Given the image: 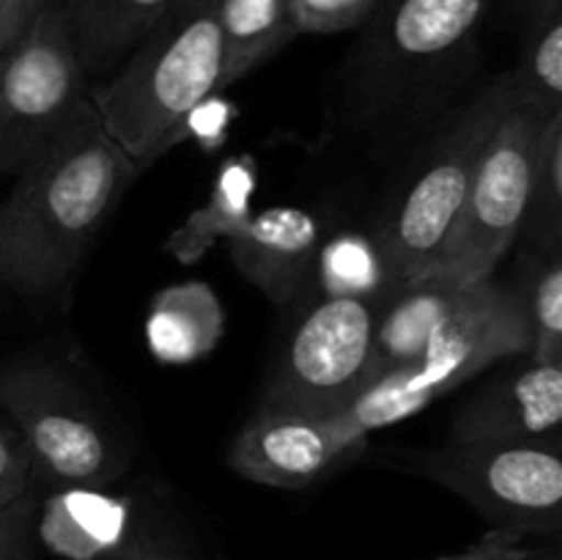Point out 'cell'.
<instances>
[{
	"label": "cell",
	"instance_id": "cell-2",
	"mask_svg": "<svg viewBox=\"0 0 562 560\" xmlns=\"http://www.w3.org/2000/svg\"><path fill=\"white\" fill-rule=\"evenodd\" d=\"M223 77L217 0H181L88 99L104 132L143 170L181 135L198 104L223 88Z\"/></svg>",
	"mask_w": 562,
	"mask_h": 560
},
{
	"label": "cell",
	"instance_id": "cell-21",
	"mask_svg": "<svg viewBox=\"0 0 562 560\" xmlns=\"http://www.w3.org/2000/svg\"><path fill=\"white\" fill-rule=\"evenodd\" d=\"M519 236H525L527 247L562 245V110H554L543 126Z\"/></svg>",
	"mask_w": 562,
	"mask_h": 560
},
{
	"label": "cell",
	"instance_id": "cell-15",
	"mask_svg": "<svg viewBox=\"0 0 562 560\" xmlns=\"http://www.w3.org/2000/svg\"><path fill=\"white\" fill-rule=\"evenodd\" d=\"M322 231L305 209L274 206L250 214L231 236L234 261L272 302H289L316 264Z\"/></svg>",
	"mask_w": 562,
	"mask_h": 560
},
{
	"label": "cell",
	"instance_id": "cell-13",
	"mask_svg": "<svg viewBox=\"0 0 562 560\" xmlns=\"http://www.w3.org/2000/svg\"><path fill=\"white\" fill-rule=\"evenodd\" d=\"M494 0H387L362 31L366 64L379 75L426 71L464 47Z\"/></svg>",
	"mask_w": 562,
	"mask_h": 560
},
{
	"label": "cell",
	"instance_id": "cell-18",
	"mask_svg": "<svg viewBox=\"0 0 562 560\" xmlns=\"http://www.w3.org/2000/svg\"><path fill=\"white\" fill-rule=\"evenodd\" d=\"M510 289L530 335L527 357L562 362V245L527 247Z\"/></svg>",
	"mask_w": 562,
	"mask_h": 560
},
{
	"label": "cell",
	"instance_id": "cell-3",
	"mask_svg": "<svg viewBox=\"0 0 562 560\" xmlns=\"http://www.w3.org/2000/svg\"><path fill=\"white\" fill-rule=\"evenodd\" d=\"M530 335L510 285L492 280L486 294L442 329L415 360L376 373L344 404L324 410L360 437L426 410L483 368L527 355Z\"/></svg>",
	"mask_w": 562,
	"mask_h": 560
},
{
	"label": "cell",
	"instance_id": "cell-28",
	"mask_svg": "<svg viewBox=\"0 0 562 560\" xmlns=\"http://www.w3.org/2000/svg\"><path fill=\"white\" fill-rule=\"evenodd\" d=\"M53 0H0V53L27 31Z\"/></svg>",
	"mask_w": 562,
	"mask_h": 560
},
{
	"label": "cell",
	"instance_id": "cell-16",
	"mask_svg": "<svg viewBox=\"0 0 562 560\" xmlns=\"http://www.w3.org/2000/svg\"><path fill=\"white\" fill-rule=\"evenodd\" d=\"M181 0H53L86 77L124 64Z\"/></svg>",
	"mask_w": 562,
	"mask_h": 560
},
{
	"label": "cell",
	"instance_id": "cell-22",
	"mask_svg": "<svg viewBox=\"0 0 562 560\" xmlns=\"http://www.w3.org/2000/svg\"><path fill=\"white\" fill-rule=\"evenodd\" d=\"M250 187V170L231 163L228 168H225V173L220 176L212 203H209L203 212H198L195 217L176 234V239L170 242V250L179 253L184 261H190L192 256L203 253V247H206L209 242L217 239V234L234 236L236 231H239V225L250 217V214H247Z\"/></svg>",
	"mask_w": 562,
	"mask_h": 560
},
{
	"label": "cell",
	"instance_id": "cell-31",
	"mask_svg": "<svg viewBox=\"0 0 562 560\" xmlns=\"http://www.w3.org/2000/svg\"><path fill=\"white\" fill-rule=\"evenodd\" d=\"M541 3H554V0H521V5H541Z\"/></svg>",
	"mask_w": 562,
	"mask_h": 560
},
{
	"label": "cell",
	"instance_id": "cell-8",
	"mask_svg": "<svg viewBox=\"0 0 562 560\" xmlns=\"http://www.w3.org/2000/svg\"><path fill=\"white\" fill-rule=\"evenodd\" d=\"M86 102L88 77L49 3L0 53V179L20 173Z\"/></svg>",
	"mask_w": 562,
	"mask_h": 560
},
{
	"label": "cell",
	"instance_id": "cell-4",
	"mask_svg": "<svg viewBox=\"0 0 562 560\" xmlns=\"http://www.w3.org/2000/svg\"><path fill=\"white\" fill-rule=\"evenodd\" d=\"M510 88L514 77L505 71L439 137L420 173L384 214L376 234V250L390 285L426 278L434 269L459 223L475 179L477 159L497 126Z\"/></svg>",
	"mask_w": 562,
	"mask_h": 560
},
{
	"label": "cell",
	"instance_id": "cell-14",
	"mask_svg": "<svg viewBox=\"0 0 562 560\" xmlns=\"http://www.w3.org/2000/svg\"><path fill=\"white\" fill-rule=\"evenodd\" d=\"M494 280L459 283L442 275L398 283L376 305V373L415 360L448 324L470 311Z\"/></svg>",
	"mask_w": 562,
	"mask_h": 560
},
{
	"label": "cell",
	"instance_id": "cell-12",
	"mask_svg": "<svg viewBox=\"0 0 562 560\" xmlns=\"http://www.w3.org/2000/svg\"><path fill=\"white\" fill-rule=\"evenodd\" d=\"M33 536L64 560H115L159 536L132 494L108 486H44Z\"/></svg>",
	"mask_w": 562,
	"mask_h": 560
},
{
	"label": "cell",
	"instance_id": "cell-11",
	"mask_svg": "<svg viewBox=\"0 0 562 560\" xmlns=\"http://www.w3.org/2000/svg\"><path fill=\"white\" fill-rule=\"evenodd\" d=\"M514 366L494 373L456 412L453 443H521L562 448V362L519 355Z\"/></svg>",
	"mask_w": 562,
	"mask_h": 560
},
{
	"label": "cell",
	"instance_id": "cell-30",
	"mask_svg": "<svg viewBox=\"0 0 562 560\" xmlns=\"http://www.w3.org/2000/svg\"><path fill=\"white\" fill-rule=\"evenodd\" d=\"M519 560H560L558 555H538V552H532V555H527V558H519Z\"/></svg>",
	"mask_w": 562,
	"mask_h": 560
},
{
	"label": "cell",
	"instance_id": "cell-19",
	"mask_svg": "<svg viewBox=\"0 0 562 560\" xmlns=\"http://www.w3.org/2000/svg\"><path fill=\"white\" fill-rule=\"evenodd\" d=\"M223 329L217 300L201 283L176 285L159 294L148 318V340L162 360H195L212 349Z\"/></svg>",
	"mask_w": 562,
	"mask_h": 560
},
{
	"label": "cell",
	"instance_id": "cell-6",
	"mask_svg": "<svg viewBox=\"0 0 562 560\" xmlns=\"http://www.w3.org/2000/svg\"><path fill=\"white\" fill-rule=\"evenodd\" d=\"M562 448L521 443H453L401 456L406 470L464 497L492 530L558 536L562 525Z\"/></svg>",
	"mask_w": 562,
	"mask_h": 560
},
{
	"label": "cell",
	"instance_id": "cell-1",
	"mask_svg": "<svg viewBox=\"0 0 562 560\" xmlns=\"http://www.w3.org/2000/svg\"><path fill=\"white\" fill-rule=\"evenodd\" d=\"M137 173L88 99L0 203V283L22 294L60 289Z\"/></svg>",
	"mask_w": 562,
	"mask_h": 560
},
{
	"label": "cell",
	"instance_id": "cell-17",
	"mask_svg": "<svg viewBox=\"0 0 562 560\" xmlns=\"http://www.w3.org/2000/svg\"><path fill=\"white\" fill-rule=\"evenodd\" d=\"M225 44L223 86L239 80L300 36L291 0H217Z\"/></svg>",
	"mask_w": 562,
	"mask_h": 560
},
{
	"label": "cell",
	"instance_id": "cell-7",
	"mask_svg": "<svg viewBox=\"0 0 562 560\" xmlns=\"http://www.w3.org/2000/svg\"><path fill=\"white\" fill-rule=\"evenodd\" d=\"M0 410L31 448L36 486H110L124 470L119 445L93 406L49 362L0 366Z\"/></svg>",
	"mask_w": 562,
	"mask_h": 560
},
{
	"label": "cell",
	"instance_id": "cell-26",
	"mask_svg": "<svg viewBox=\"0 0 562 560\" xmlns=\"http://www.w3.org/2000/svg\"><path fill=\"white\" fill-rule=\"evenodd\" d=\"M38 486L22 494L20 500L0 511V560H27L33 544V522H36Z\"/></svg>",
	"mask_w": 562,
	"mask_h": 560
},
{
	"label": "cell",
	"instance_id": "cell-20",
	"mask_svg": "<svg viewBox=\"0 0 562 560\" xmlns=\"http://www.w3.org/2000/svg\"><path fill=\"white\" fill-rule=\"evenodd\" d=\"M510 75L547 113L562 110V0L527 5L521 55Z\"/></svg>",
	"mask_w": 562,
	"mask_h": 560
},
{
	"label": "cell",
	"instance_id": "cell-9",
	"mask_svg": "<svg viewBox=\"0 0 562 560\" xmlns=\"http://www.w3.org/2000/svg\"><path fill=\"white\" fill-rule=\"evenodd\" d=\"M376 377V302L324 294L285 340L263 404L324 412Z\"/></svg>",
	"mask_w": 562,
	"mask_h": 560
},
{
	"label": "cell",
	"instance_id": "cell-5",
	"mask_svg": "<svg viewBox=\"0 0 562 560\" xmlns=\"http://www.w3.org/2000/svg\"><path fill=\"white\" fill-rule=\"evenodd\" d=\"M549 115L552 113L527 97L514 80L497 126L477 159L475 179L459 223L428 275H442L459 283L492 278L494 267L514 245L525 223L538 148Z\"/></svg>",
	"mask_w": 562,
	"mask_h": 560
},
{
	"label": "cell",
	"instance_id": "cell-25",
	"mask_svg": "<svg viewBox=\"0 0 562 560\" xmlns=\"http://www.w3.org/2000/svg\"><path fill=\"white\" fill-rule=\"evenodd\" d=\"M33 486V459L25 437L11 421H0V511Z\"/></svg>",
	"mask_w": 562,
	"mask_h": 560
},
{
	"label": "cell",
	"instance_id": "cell-27",
	"mask_svg": "<svg viewBox=\"0 0 562 560\" xmlns=\"http://www.w3.org/2000/svg\"><path fill=\"white\" fill-rule=\"evenodd\" d=\"M527 555H532V549L525 547V536H516L508 530H488L486 536L477 538L461 552L445 555L437 560H519Z\"/></svg>",
	"mask_w": 562,
	"mask_h": 560
},
{
	"label": "cell",
	"instance_id": "cell-10",
	"mask_svg": "<svg viewBox=\"0 0 562 560\" xmlns=\"http://www.w3.org/2000/svg\"><path fill=\"white\" fill-rule=\"evenodd\" d=\"M366 439L327 412L261 404L231 448V467L267 486L305 489L360 456Z\"/></svg>",
	"mask_w": 562,
	"mask_h": 560
},
{
	"label": "cell",
	"instance_id": "cell-23",
	"mask_svg": "<svg viewBox=\"0 0 562 560\" xmlns=\"http://www.w3.org/2000/svg\"><path fill=\"white\" fill-rule=\"evenodd\" d=\"M316 261L322 278L327 280V294L366 296L379 305V300L393 289L376 247L366 245L357 236H344L327 245L324 256H316Z\"/></svg>",
	"mask_w": 562,
	"mask_h": 560
},
{
	"label": "cell",
	"instance_id": "cell-24",
	"mask_svg": "<svg viewBox=\"0 0 562 560\" xmlns=\"http://www.w3.org/2000/svg\"><path fill=\"white\" fill-rule=\"evenodd\" d=\"M387 0H291L300 33H344L366 27Z\"/></svg>",
	"mask_w": 562,
	"mask_h": 560
},
{
	"label": "cell",
	"instance_id": "cell-29",
	"mask_svg": "<svg viewBox=\"0 0 562 560\" xmlns=\"http://www.w3.org/2000/svg\"><path fill=\"white\" fill-rule=\"evenodd\" d=\"M115 560H195V558H190L187 549H181L179 544L168 541L165 536H154L148 538L146 544H140L137 549L126 552L124 558H115Z\"/></svg>",
	"mask_w": 562,
	"mask_h": 560
}]
</instances>
